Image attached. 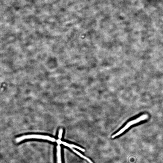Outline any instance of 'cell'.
Masks as SVG:
<instances>
[{
  "label": "cell",
  "instance_id": "obj_2",
  "mask_svg": "<svg viewBox=\"0 0 163 163\" xmlns=\"http://www.w3.org/2000/svg\"><path fill=\"white\" fill-rule=\"evenodd\" d=\"M29 139H39L47 140L52 142L56 141L55 139L49 136L37 134H31L24 135L16 139V141L19 143L23 140Z\"/></svg>",
  "mask_w": 163,
  "mask_h": 163
},
{
  "label": "cell",
  "instance_id": "obj_4",
  "mask_svg": "<svg viewBox=\"0 0 163 163\" xmlns=\"http://www.w3.org/2000/svg\"><path fill=\"white\" fill-rule=\"evenodd\" d=\"M60 144H62L65 145V146L68 147L70 149H72L73 148V147H74V148L78 149V150H80L81 151L83 152H84L85 151V150L84 149L82 148L81 147L77 146L73 144H69L67 143L66 142H62L61 141V140H60Z\"/></svg>",
  "mask_w": 163,
  "mask_h": 163
},
{
  "label": "cell",
  "instance_id": "obj_3",
  "mask_svg": "<svg viewBox=\"0 0 163 163\" xmlns=\"http://www.w3.org/2000/svg\"><path fill=\"white\" fill-rule=\"evenodd\" d=\"M57 163H62L61 148L59 145L57 147Z\"/></svg>",
  "mask_w": 163,
  "mask_h": 163
},
{
  "label": "cell",
  "instance_id": "obj_1",
  "mask_svg": "<svg viewBox=\"0 0 163 163\" xmlns=\"http://www.w3.org/2000/svg\"><path fill=\"white\" fill-rule=\"evenodd\" d=\"M148 116L147 114H144L139 117H138V118L134 119V120L130 121V122L128 123L127 124H126L123 128L121 129L118 132L116 133L115 134L113 135L112 137V138H113L115 137H116L119 136V135L122 134V133L124 132L125 131L128 129V128H129L132 125L141 122V121H142L146 120L148 119Z\"/></svg>",
  "mask_w": 163,
  "mask_h": 163
},
{
  "label": "cell",
  "instance_id": "obj_5",
  "mask_svg": "<svg viewBox=\"0 0 163 163\" xmlns=\"http://www.w3.org/2000/svg\"><path fill=\"white\" fill-rule=\"evenodd\" d=\"M71 149L75 152V153L77 154V155H78L79 156H80V157H81L82 158L86 159V160H87L89 163H93L90 159L88 158L87 157H86L85 156H84V155H83L82 154L80 153L78 151H77L76 150L73 148H72Z\"/></svg>",
  "mask_w": 163,
  "mask_h": 163
},
{
  "label": "cell",
  "instance_id": "obj_6",
  "mask_svg": "<svg viewBox=\"0 0 163 163\" xmlns=\"http://www.w3.org/2000/svg\"><path fill=\"white\" fill-rule=\"evenodd\" d=\"M63 130L62 129H61L59 130V132L58 134V138L60 139H61L62 137V134H63Z\"/></svg>",
  "mask_w": 163,
  "mask_h": 163
}]
</instances>
